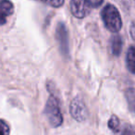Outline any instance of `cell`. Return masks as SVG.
Instances as JSON below:
<instances>
[{"mask_svg": "<svg viewBox=\"0 0 135 135\" xmlns=\"http://www.w3.org/2000/svg\"><path fill=\"white\" fill-rule=\"evenodd\" d=\"M56 37L59 45V48L64 56L69 55V40H68V31L64 23H58L56 30Z\"/></svg>", "mask_w": 135, "mask_h": 135, "instance_id": "cell-5", "label": "cell"}, {"mask_svg": "<svg viewBox=\"0 0 135 135\" xmlns=\"http://www.w3.org/2000/svg\"><path fill=\"white\" fill-rule=\"evenodd\" d=\"M45 116L53 127H59L63 122V116L60 110L58 101L54 95L49 96L45 105Z\"/></svg>", "mask_w": 135, "mask_h": 135, "instance_id": "cell-2", "label": "cell"}, {"mask_svg": "<svg viewBox=\"0 0 135 135\" xmlns=\"http://www.w3.org/2000/svg\"><path fill=\"white\" fill-rule=\"evenodd\" d=\"M14 13V5L9 0H0V25L7 23V20Z\"/></svg>", "mask_w": 135, "mask_h": 135, "instance_id": "cell-6", "label": "cell"}, {"mask_svg": "<svg viewBox=\"0 0 135 135\" xmlns=\"http://www.w3.org/2000/svg\"><path fill=\"white\" fill-rule=\"evenodd\" d=\"M127 68L131 73L135 74V46H131L127 52L126 56Z\"/></svg>", "mask_w": 135, "mask_h": 135, "instance_id": "cell-8", "label": "cell"}, {"mask_svg": "<svg viewBox=\"0 0 135 135\" xmlns=\"http://www.w3.org/2000/svg\"><path fill=\"white\" fill-rule=\"evenodd\" d=\"M101 17L105 28L111 32H118L122 28V20L119 11L114 5L107 4L101 11Z\"/></svg>", "mask_w": 135, "mask_h": 135, "instance_id": "cell-1", "label": "cell"}, {"mask_svg": "<svg viewBox=\"0 0 135 135\" xmlns=\"http://www.w3.org/2000/svg\"><path fill=\"white\" fill-rule=\"evenodd\" d=\"M131 36H132V38H134V39H135V25L134 24L131 26Z\"/></svg>", "mask_w": 135, "mask_h": 135, "instance_id": "cell-15", "label": "cell"}, {"mask_svg": "<svg viewBox=\"0 0 135 135\" xmlns=\"http://www.w3.org/2000/svg\"><path fill=\"white\" fill-rule=\"evenodd\" d=\"M122 45H123V42H122V38L120 35H114L111 38L110 40L111 53L115 56H118L121 54Z\"/></svg>", "mask_w": 135, "mask_h": 135, "instance_id": "cell-7", "label": "cell"}, {"mask_svg": "<svg viewBox=\"0 0 135 135\" xmlns=\"http://www.w3.org/2000/svg\"><path fill=\"white\" fill-rule=\"evenodd\" d=\"M87 2V4L90 6L91 8H95L100 7L102 4H103L104 0H85Z\"/></svg>", "mask_w": 135, "mask_h": 135, "instance_id": "cell-14", "label": "cell"}, {"mask_svg": "<svg viewBox=\"0 0 135 135\" xmlns=\"http://www.w3.org/2000/svg\"><path fill=\"white\" fill-rule=\"evenodd\" d=\"M0 135H9V127L3 119H0Z\"/></svg>", "mask_w": 135, "mask_h": 135, "instance_id": "cell-13", "label": "cell"}, {"mask_svg": "<svg viewBox=\"0 0 135 135\" xmlns=\"http://www.w3.org/2000/svg\"><path fill=\"white\" fill-rule=\"evenodd\" d=\"M70 113L77 121H84L88 117V111L83 100L79 97L74 98L70 105Z\"/></svg>", "mask_w": 135, "mask_h": 135, "instance_id": "cell-3", "label": "cell"}, {"mask_svg": "<svg viewBox=\"0 0 135 135\" xmlns=\"http://www.w3.org/2000/svg\"><path fill=\"white\" fill-rule=\"evenodd\" d=\"M42 1L53 8H60L65 3V0H42Z\"/></svg>", "mask_w": 135, "mask_h": 135, "instance_id": "cell-11", "label": "cell"}, {"mask_svg": "<svg viewBox=\"0 0 135 135\" xmlns=\"http://www.w3.org/2000/svg\"><path fill=\"white\" fill-rule=\"evenodd\" d=\"M70 11L74 17L83 19L90 14L91 8L85 0H70Z\"/></svg>", "mask_w": 135, "mask_h": 135, "instance_id": "cell-4", "label": "cell"}, {"mask_svg": "<svg viewBox=\"0 0 135 135\" xmlns=\"http://www.w3.org/2000/svg\"><path fill=\"white\" fill-rule=\"evenodd\" d=\"M120 135H135V126L131 124L125 125L120 132Z\"/></svg>", "mask_w": 135, "mask_h": 135, "instance_id": "cell-12", "label": "cell"}, {"mask_svg": "<svg viewBox=\"0 0 135 135\" xmlns=\"http://www.w3.org/2000/svg\"><path fill=\"white\" fill-rule=\"evenodd\" d=\"M134 1H135V0H134Z\"/></svg>", "mask_w": 135, "mask_h": 135, "instance_id": "cell-16", "label": "cell"}, {"mask_svg": "<svg viewBox=\"0 0 135 135\" xmlns=\"http://www.w3.org/2000/svg\"><path fill=\"white\" fill-rule=\"evenodd\" d=\"M126 98L131 110L135 113V88H129L126 91Z\"/></svg>", "mask_w": 135, "mask_h": 135, "instance_id": "cell-9", "label": "cell"}, {"mask_svg": "<svg viewBox=\"0 0 135 135\" xmlns=\"http://www.w3.org/2000/svg\"><path fill=\"white\" fill-rule=\"evenodd\" d=\"M108 127L114 132H118L119 131V119L116 115H113L108 121Z\"/></svg>", "mask_w": 135, "mask_h": 135, "instance_id": "cell-10", "label": "cell"}]
</instances>
